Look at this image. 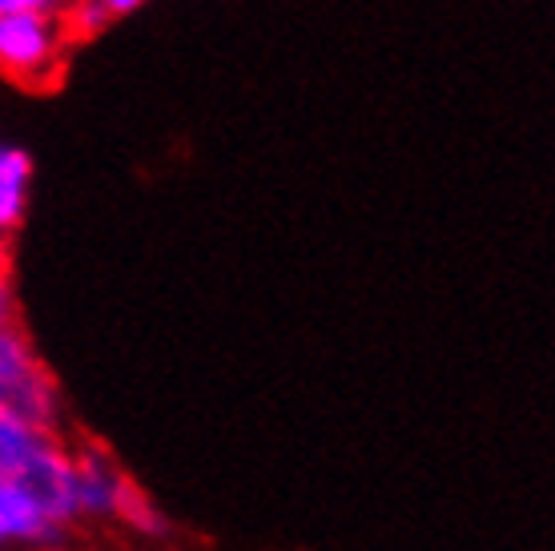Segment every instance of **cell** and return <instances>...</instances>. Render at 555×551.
I'll use <instances>...</instances> for the list:
<instances>
[{"label": "cell", "instance_id": "obj_1", "mask_svg": "<svg viewBox=\"0 0 555 551\" xmlns=\"http://www.w3.org/2000/svg\"><path fill=\"white\" fill-rule=\"evenodd\" d=\"M73 479H77V515H81V524L126 527L138 539L169 536L166 511L141 491L133 475L101 443L73 447Z\"/></svg>", "mask_w": 555, "mask_h": 551}, {"label": "cell", "instance_id": "obj_2", "mask_svg": "<svg viewBox=\"0 0 555 551\" xmlns=\"http://www.w3.org/2000/svg\"><path fill=\"white\" fill-rule=\"evenodd\" d=\"M0 407L16 411L41 431H56L61 423L56 379L21 326L0 331Z\"/></svg>", "mask_w": 555, "mask_h": 551}, {"label": "cell", "instance_id": "obj_3", "mask_svg": "<svg viewBox=\"0 0 555 551\" xmlns=\"http://www.w3.org/2000/svg\"><path fill=\"white\" fill-rule=\"evenodd\" d=\"M69 53L61 16H0V73L21 85L56 81Z\"/></svg>", "mask_w": 555, "mask_h": 551}, {"label": "cell", "instance_id": "obj_4", "mask_svg": "<svg viewBox=\"0 0 555 551\" xmlns=\"http://www.w3.org/2000/svg\"><path fill=\"white\" fill-rule=\"evenodd\" d=\"M0 539H4V551L9 548L53 551L69 539V531H61L49 520V511L33 499V491L16 475H0Z\"/></svg>", "mask_w": 555, "mask_h": 551}, {"label": "cell", "instance_id": "obj_5", "mask_svg": "<svg viewBox=\"0 0 555 551\" xmlns=\"http://www.w3.org/2000/svg\"><path fill=\"white\" fill-rule=\"evenodd\" d=\"M28 197H33V157L13 141H0V234L21 230V221L28 218Z\"/></svg>", "mask_w": 555, "mask_h": 551}, {"label": "cell", "instance_id": "obj_6", "mask_svg": "<svg viewBox=\"0 0 555 551\" xmlns=\"http://www.w3.org/2000/svg\"><path fill=\"white\" fill-rule=\"evenodd\" d=\"M49 435H56V431L33 427V423L21 419L16 411L0 407V475H13V471L21 467L44 439H49Z\"/></svg>", "mask_w": 555, "mask_h": 551}, {"label": "cell", "instance_id": "obj_7", "mask_svg": "<svg viewBox=\"0 0 555 551\" xmlns=\"http://www.w3.org/2000/svg\"><path fill=\"white\" fill-rule=\"evenodd\" d=\"M61 25L69 33V41H81V37H98L101 28L113 25L109 13L101 9V0H69L61 9Z\"/></svg>", "mask_w": 555, "mask_h": 551}, {"label": "cell", "instance_id": "obj_8", "mask_svg": "<svg viewBox=\"0 0 555 551\" xmlns=\"http://www.w3.org/2000/svg\"><path fill=\"white\" fill-rule=\"evenodd\" d=\"M69 0H0V16H61Z\"/></svg>", "mask_w": 555, "mask_h": 551}, {"label": "cell", "instance_id": "obj_9", "mask_svg": "<svg viewBox=\"0 0 555 551\" xmlns=\"http://www.w3.org/2000/svg\"><path fill=\"white\" fill-rule=\"evenodd\" d=\"M16 326V290L13 278H0V331Z\"/></svg>", "mask_w": 555, "mask_h": 551}, {"label": "cell", "instance_id": "obj_10", "mask_svg": "<svg viewBox=\"0 0 555 551\" xmlns=\"http://www.w3.org/2000/svg\"><path fill=\"white\" fill-rule=\"evenodd\" d=\"M145 0H101V9L109 13V21H117V16H129V13H138Z\"/></svg>", "mask_w": 555, "mask_h": 551}, {"label": "cell", "instance_id": "obj_11", "mask_svg": "<svg viewBox=\"0 0 555 551\" xmlns=\"http://www.w3.org/2000/svg\"><path fill=\"white\" fill-rule=\"evenodd\" d=\"M13 270V234H0V278Z\"/></svg>", "mask_w": 555, "mask_h": 551}, {"label": "cell", "instance_id": "obj_12", "mask_svg": "<svg viewBox=\"0 0 555 551\" xmlns=\"http://www.w3.org/2000/svg\"><path fill=\"white\" fill-rule=\"evenodd\" d=\"M0 551H4V539H0Z\"/></svg>", "mask_w": 555, "mask_h": 551}]
</instances>
